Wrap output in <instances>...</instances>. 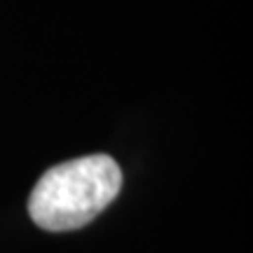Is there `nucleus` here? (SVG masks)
<instances>
[{
  "instance_id": "nucleus-1",
  "label": "nucleus",
  "mask_w": 253,
  "mask_h": 253,
  "mask_svg": "<svg viewBox=\"0 0 253 253\" xmlns=\"http://www.w3.org/2000/svg\"><path fill=\"white\" fill-rule=\"evenodd\" d=\"M122 188V171L110 155H84L47 169L28 197L33 223L66 232L91 223Z\"/></svg>"
}]
</instances>
